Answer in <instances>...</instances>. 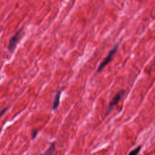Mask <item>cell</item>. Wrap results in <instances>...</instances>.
Here are the masks:
<instances>
[{
	"instance_id": "1",
	"label": "cell",
	"mask_w": 155,
	"mask_h": 155,
	"mask_svg": "<svg viewBox=\"0 0 155 155\" xmlns=\"http://www.w3.org/2000/svg\"><path fill=\"white\" fill-rule=\"evenodd\" d=\"M118 46H117V44H116L114 47L110 50L108 53V54L107 55V56L105 58V59L103 60V61L100 64V65H99L97 69V71L99 72L101 71L108 63H110L111 62V61L112 60L113 56L115 54V53L117 51Z\"/></svg>"
},
{
	"instance_id": "2",
	"label": "cell",
	"mask_w": 155,
	"mask_h": 155,
	"mask_svg": "<svg viewBox=\"0 0 155 155\" xmlns=\"http://www.w3.org/2000/svg\"><path fill=\"white\" fill-rule=\"evenodd\" d=\"M22 28L20 30H19L18 31L16 32V33L10 38L8 45V50L10 52H13V51L15 50L16 44L19 42V41L21 39L22 35Z\"/></svg>"
},
{
	"instance_id": "3",
	"label": "cell",
	"mask_w": 155,
	"mask_h": 155,
	"mask_svg": "<svg viewBox=\"0 0 155 155\" xmlns=\"http://www.w3.org/2000/svg\"><path fill=\"white\" fill-rule=\"evenodd\" d=\"M124 94V90H120L119 92H117L116 95L113 97L112 100L110 101L109 105H108V113H109L113 109V107L116 105L121 99L122 96Z\"/></svg>"
},
{
	"instance_id": "4",
	"label": "cell",
	"mask_w": 155,
	"mask_h": 155,
	"mask_svg": "<svg viewBox=\"0 0 155 155\" xmlns=\"http://www.w3.org/2000/svg\"><path fill=\"white\" fill-rule=\"evenodd\" d=\"M61 92H62V90H59L56 94V96H55L54 101H53V107H52L53 110H56L59 105Z\"/></svg>"
},
{
	"instance_id": "5",
	"label": "cell",
	"mask_w": 155,
	"mask_h": 155,
	"mask_svg": "<svg viewBox=\"0 0 155 155\" xmlns=\"http://www.w3.org/2000/svg\"><path fill=\"white\" fill-rule=\"evenodd\" d=\"M55 144L56 142H53L50 146L49 147V148L43 153H42L40 155H51V154H53L55 150Z\"/></svg>"
},
{
	"instance_id": "6",
	"label": "cell",
	"mask_w": 155,
	"mask_h": 155,
	"mask_svg": "<svg viewBox=\"0 0 155 155\" xmlns=\"http://www.w3.org/2000/svg\"><path fill=\"white\" fill-rule=\"evenodd\" d=\"M142 147L141 146H139L137 148H136L135 149L133 150L132 151H131L128 155H137L138 153L140 152V150L141 149Z\"/></svg>"
},
{
	"instance_id": "7",
	"label": "cell",
	"mask_w": 155,
	"mask_h": 155,
	"mask_svg": "<svg viewBox=\"0 0 155 155\" xmlns=\"http://www.w3.org/2000/svg\"><path fill=\"white\" fill-rule=\"evenodd\" d=\"M38 133V130H33L31 132V136H32V139H35Z\"/></svg>"
},
{
	"instance_id": "8",
	"label": "cell",
	"mask_w": 155,
	"mask_h": 155,
	"mask_svg": "<svg viewBox=\"0 0 155 155\" xmlns=\"http://www.w3.org/2000/svg\"><path fill=\"white\" fill-rule=\"evenodd\" d=\"M7 110H8V107H5V108H3L2 110H1L0 111V117H1V116H2V115L5 113V111H6Z\"/></svg>"
}]
</instances>
